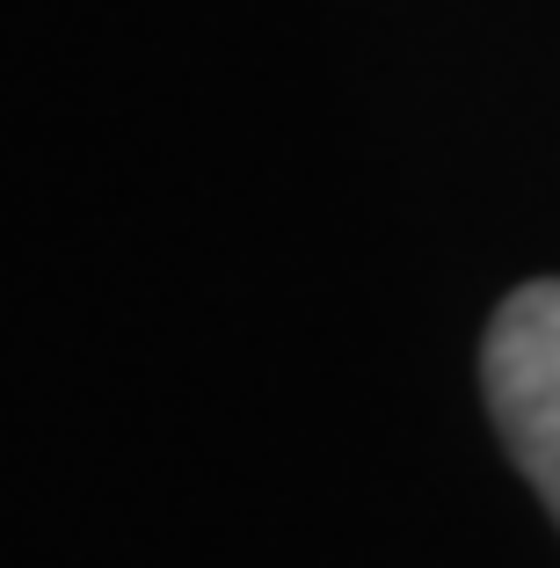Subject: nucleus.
I'll list each match as a JSON object with an SVG mask.
<instances>
[{
	"label": "nucleus",
	"instance_id": "nucleus-1",
	"mask_svg": "<svg viewBox=\"0 0 560 568\" xmlns=\"http://www.w3.org/2000/svg\"><path fill=\"white\" fill-rule=\"evenodd\" d=\"M480 394L517 474L546 496L560 525V277L517 284L495 306L480 343Z\"/></svg>",
	"mask_w": 560,
	"mask_h": 568
}]
</instances>
